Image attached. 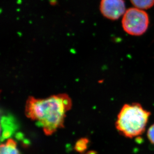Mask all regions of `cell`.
Returning a JSON list of instances; mask_svg holds the SVG:
<instances>
[{
    "mask_svg": "<svg viewBox=\"0 0 154 154\" xmlns=\"http://www.w3.org/2000/svg\"><path fill=\"white\" fill-rule=\"evenodd\" d=\"M72 101L69 95L60 94L45 99L29 96L26 101L25 114L36 121L46 135H51L63 127L66 113L71 109Z\"/></svg>",
    "mask_w": 154,
    "mask_h": 154,
    "instance_id": "6da1fadb",
    "label": "cell"
},
{
    "mask_svg": "<svg viewBox=\"0 0 154 154\" xmlns=\"http://www.w3.org/2000/svg\"><path fill=\"white\" fill-rule=\"evenodd\" d=\"M151 112L139 103L126 104L121 109L116 122L118 131L127 138L141 135L145 130Z\"/></svg>",
    "mask_w": 154,
    "mask_h": 154,
    "instance_id": "7a4b0ae2",
    "label": "cell"
},
{
    "mask_svg": "<svg viewBox=\"0 0 154 154\" xmlns=\"http://www.w3.org/2000/svg\"><path fill=\"white\" fill-rule=\"evenodd\" d=\"M150 23L148 14L136 8L127 10L122 17V26L125 32L133 36L145 34Z\"/></svg>",
    "mask_w": 154,
    "mask_h": 154,
    "instance_id": "3957f363",
    "label": "cell"
},
{
    "mask_svg": "<svg viewBox=\"0 0 154 154\" xmlns=\"http://www.w3.org/2000/svg\"><path fill=\"white\" fill-rule=\"evenodd\" d=\"M101 13L105 17L110 20H117L126 12L124 0H101Z\"/></svg>",
    "mask_w": 154,
    "mask_h": 154,
    "instance_id": "277c9868",
    "label": "cell"
},
{
    "mask_svg": "<svg viewBox=\"0 0 154 154\" xmlns=\"http://www.w3.org/2000/svg\"><path fill=\"white\" fill-rule=\"evenodd\" d=\"M1 124L2 128L4 129L2 131L3 133H2L1 139H6L12 134L16 126L12 119L6 117H4L2 119Z\"/></svg>",
    "mask_w": 154,
    "mask_h": 154,
    "instance_id": "5b68a950",
    "label": "cell"
},
{
    "mask_svg": "<svg viewBox=\"0 0 154 154\" xmlns=\"http://www.w3.org/2000/svg\"><path fill=\"white\" fill-rule=\"evenodd\" d=\"M0 154H20L17 147L16 142L12 139H9L4 144H2Z\"/></svg>",
    "mask_w": 154,
    "mask_h": 154,
    "instance_id": "8992f818",
    "label": "cell"
},
{
    "mask_svg": "<svg viewBox=\"0 0 154 154\" xmlns=\"http://www.w3.org/2000/svg\"><path fill=\"white\" fill-rule=\"evenodd\" d=\"M135 8L143 10H148L153 7L154 0H130Z\"/></svg>",
    "mask_w": 154,
    "mask_h": 154,
    "instance_id": "52a82bcc",
    "label": "cell"
},
{
    "mask_svg": "<svg viewBox=\"0 0 154 154\" xmlns=\"http://www.w3.org/2000/svg\"><path fill=\"white\" fill-rule=\"evenodd\" d=\"M89 140L87 138H82L79 140L76 143L74 149L76 151L80 153H83L87 149Z\"/></svg>",
    "mask_w": 154,
    "mask_h": 154,
    "instance_id": "ba28073f",
    "label": "cell"
},
{
    "mask_svg": "<svg viewBox=\"0 0 154 154\" xmlns=\"http://www.w3.org/2000/svg\"><path fill=\"white\" fill-rule=\"evenodd\" d=\"M147 137L150 142L154 145V124L149 128L147 132Z\"/></svg>",
    "mask_w": 154,
    "mask_h": 154,
    "instance_id": "9c48e42d",
    "label": "cell"
},
{
    "mask_svg": "<svg viewBox=\"0 0 154 154\" xmlns=\"http://www.w3.org/2000/svg\"><path fill=\"white\" fill-rule=\"evenodd\" d=\"M85 154H97L96 152L94 151H90L87 152Z\"/></svg>",
    "mask_w": 154,
    "mask_h": 154,
    "instance_id": "30bf717a",
    "label": "cell"
}]
</instances>
